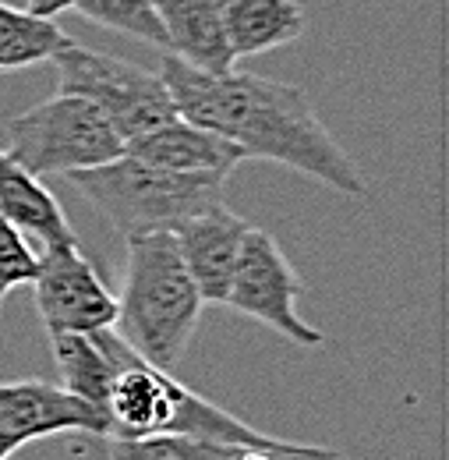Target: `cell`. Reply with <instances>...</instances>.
Returning a JSON list of instances; mask_svg holds the SVG:
<instances>
[{
    "label": "cell",
    "instance_id": "6da1fadb",
    "mask_svg": "<svg viewBox=\"0 0 449 460\" xmlns=\"http://www.w3.org/2000/svg\"><path fill=\"white\" fill-rule=\"evenodd\" d=\"M160 78L173 111L202 128L220 131L248 160H269L315 177L339 195H365V173L319 120L304 89L230 67L224 75L198 71L173 54L160 60Z\"/></svg>",
    "mask_w": 449,
    "mask_h": 460
},
{
    "label": "cell",
    "instance_id": "7a4b0ae2",
    "mask_svg": "<svg viewBox=\"0 0 449 460\" xmlns=\"http://www.w3.org/2000/svg\"><path fill=\"white\" fill-rule=\"evenodd\" d=\"M128 259L117 294V333L156 368H173L195 337L206 308L170 230L128 237Z\"/></svg>",
    "mask_w": 449,
    "mask_h": 460
},
{
    "label": "cell",
    "instance_id": "3957f363",
    "mask_svg": "<svg viewBox=\"0 0 449 460\" xmlns=\"http://www.w3.org/2000/svg\"><path fill=\"white\" fill-rule=\"evenodd\" d=\"M82 199L96 206L107 227L128 241L153 230H173L191 213L224 202L226 173H177L149 167L128 153L103 167L67 173Z\"/></svg>",
    "mask_w": 449,
    "mask_h": 460
},
{
    "label": "cell",
    "instance_id": "277c9868",
    "mask_svg": "<svg viewBox=\"0 0 449 460\" xmlns=\"http://www.w3.org/2000/svg\"><path fill=\"white\" fill-rule=\"evenodd\" d=\"M4 153L36 177H67L117 160L124 153V138L89 100L54 93L7 120Z\"/></svg>",
    "mask_w": 449,
    "mask_h": 460
},
{
    "label": "cell",
    "instance_id": "5b68a950",
    "mask_svg": "<svg viewBox=\"0 0 449 460\" xmlns=\"http://www.w3.org/2000/svg\"><path fill=\"white\" fill-rule=\"evenodd\" d=\"M50 64L57 71V93L89 100L124 138V146L177 114L160 71H149L142 64L89 50L75 40Z\"/></svg>",
    "mask_w": 449,
    "mask_h": 460
},
{
    "label": "cell",
    "instance_id": "8992f818",
    "mask_svg": "<svg viewBox=\"0 0 449 460\" xmlns=\"http://www.w3.org/2000/svg\"><path fill=\"white\" fill-rule=\"evenodd\" d=\"M304 294V280L283 255V248L266 234L251 227L244 234L233 277L226 284L224 305L277 330L280 337L294 341L297 347H322L326 337L322 330L308 326L297 312V297Z\"/></svg>",
    "mask_w": 449,
    "mask_h": 460
},
{
    "label": "cell",
    "instance_id": "52a82bcc",
    "mask_svg": "<svg viewBox=\"0 0 449 460\" xmlns=\"http://www.w3.org/2000/svg\"><path fill=\"white\" fill-rule=\"evenodd\" d=\"M47 333H96L117 326V294L78 244H50L40 255V273L29 284Z\"/></svg>",
    "mask_w": 449,
    "mask_h": 460
},
{
    "label": "cell",
    "instance_id": "ba28073f",
    "mask_svg": "<svg viewBox=\"0 0 449 460\" xmlns=\"http://www.w3.org/2000/svg\"><path fill=\"white\" fill-rule=\"evenodd\" d=\"M60 432L110 436V421L96 403L82 401L47 379H11L0 383V436L18 450L32 439Z\"/></svg>",
    "mask_w": 449,
    "mask_h": 460
},
{
    "label": "cell",
    "instance_id": "9c48e42d",
    "mask_svg": "<svg viewBox=\"0 0 449 460\" xmlns=\"http://www.w3.org/2000/svg\"><path fill=\"white\" fill-rule=\"evenodd\" d=\"M248 230L251 224L244 217L230 213L224 202L191 213L188 220H180L170 230L177 241V252L184 259V270L191 273L195 288L202 290L206 305H224L226 284L233 277V266H237Z\"/></svg>",
    "mask_w": 449,
    "mask_h": 460
},
{
    "label": "cell",
    "instance_id": "30bf717a",
    "mask_svg": "<svg viewBox=\"0 0 449 460\" xmlns=\"http://www.w3.org/2000/svg\"><path fill=\"white\" fill-rule=\"evenodd\" d=\"M128 156L149 164V167H163L177 173H230L237 171L248 156L241 146H233L213 128H202L188 117L173 114L170 120L156 124L153 131L131 138L124 146Z\"/></svg>",
    "mask_w": 449,
    "mask_h": 460
},
{
    "label": "cell",
    "instance_id": "8fae6325",
    "mask_svg": "<svg viewBox=\"0 0 449 460\" xmlns=\"http://www.w3.org/2000/svg\"><path fill=\"white\" fill-rule=\"evenodd\" d=\"M224 4L226 0H153L167 36L163 54H173L177 60L209 75L237 67V58L226 43Z\"/></svg>",
    "mask_w": 449,
    "mask_h": 460
},
{
    "label": "cell",
    "instance_id": "7c38bea8",
    "mask_svg": "<svg viewBox=\"0 0 449 460\" xmlns=\"http://www.w3.org/2000/svg\"><path fill=\"white\" fill-rule=\"evenodd\" d=\"M0 217L22 230L29 241L50 244H78V234L67 224L57 195L43 177L29 173L0 149Z\"/></svg>",
    "mask_w": 449,
    "mask_h": 460
},
{
    "label": "cell",
    "instance_id": "4fadbf2b",
    "mask_svg": "<svg viewBox=\"0 0 449 460\" xmlns=\"http://www.w3.org/2000/svg\"><path fill=\"white\" fill-rule=\"evenodd\" d=\"M50 347H54L60 386L78 394L82 401L96 403L107 414V394L120 368L124 337L113 326L96 333H54Z\"/></svg>",
    "mask_w": 449,
    "mask_h": 460
},
{
    "label": "cell",
    "instance_id": "5bb4252c",
    "mask_svg": "<svg viewBox=\"0 0 449 460\" xmlns=\"http://www.w3.org/2000/svg\"><path fill=\"white\" fill-rule=\"evenodd\" d=\"M224 29L233 58H259L297 43L308 32V11L297 0H226Z\"/></svg>",
    "mask_w": 449,
    "mask_h": 460
},
{
    "label": "cell",
    "instance_id": "9a60e30c",
    "mask_svg": "<svg viewBox=\"0 0 449 460\" xmlns=\"http://www.w3.org/2000/svg\"><path fill=\"white\" fill-rule=\"evenodd\" d=\"M67 43L71 36L57 25V18L0 0V75L50 64Z\"/></svg>",
    "mask_w": 449,
    "mask_h": 460
},
{
    "label": "cell",
    "instance_id": "2e32d148",
    "mask_svg": "<svg viewBox=\"0 0 449 460\" xmlns=\"http://www.w3.org/2000/svg\"><path fill=\"white\" fill-rule=\"evenodd\" d=\"M71 11H78L85 22L100 29H113L145 47H160V50L167 47L153 0H71Z\"/></svg>",
    "mask_w": 449,
    "mask_h": 460
},
{
    "label": "cell",
    "instance_id": "e0dca14e",
    "mask_svg": "<svg viewBox=\"0 0 449 460\" xmlns=\"http://www.w3.org/2000/svg\"><path fill=\"white\" fill-rule=\"evenodd\" d=\"M237 450L248 447H226L191 436H142V439H110V457L117 460H230Z\"/></svg>",
    "mask_w": 449,
    "mask_h": 460
},
{
    "label": "cell",
    "instance_id": "ac0fdd59",
    "mask_svg": "<svg viewBox=\"0 0 449 460\" xmlns=\"http://www.w3.org/2000/svg\"><path fill=\"white\" fill-rule=\"evenodd\" d=\"M36 273H40V252L22 230L0 217V294L7 297V290L32 284Z\"/></svg>",
    "mask_w": 449,
    "mask_h": 460
},
{
    "label": "cell",
    "instance_id": "d6986e66",
    "mask_svg": "<svg viewBox=\"0 0 449 460\" xmlns=\"http://www.w3.org/2000/svg\"><path fill=\"white\" fill-rule=\"evenodd\" d=\"M25 7H29V11H36V14H47V18H57V14L71 11V0H29Z\"/></svg>",
    "mask_w": 449,
    "mask_h": 460
},
{
    "label": "cell",
    "instance_id": "ffe728a7",
    "mask_svg": "<svg viewBox=\"0 0 449 460\" xmlns=\"http://www.w3.org/2000/svg\"><path fill=\"white\" fill-rule=\"evenodd\" d=\"M11 454H14V447H11V443H7L4 436H0V460H7Z\"/></svg>",
    "mask_w": 449,
    "mask_h": 460
},
{
    "label": "cell",
    "instance_id": "44dd1931",
    "mask_svg": "<svg viewBox=\"0 0 449 460\" xmlns=\"http://www.w3.org/2000/svg\"><path fill=\"white\" fill-rule=\"evenodd\" d=\"M0 308H4V294H0Z\"/></svg>",
    "mask_w": 449,
    "mask_h": 460
},
{
    "label": "cell",
    "instance_id": "7402d4cb",
    "mask_svg": "<svg viewBox=\"0 0 449 460\" xmlns=\"http://www.w3.org/2000/svg\"><path fill=\"white\" fill-rule=\"evenodd\" d=\"M110 460H117V457H110Z\"/></svg>",
    "mask_w": 449,
    "mask_h": 460
}]
</instances>
